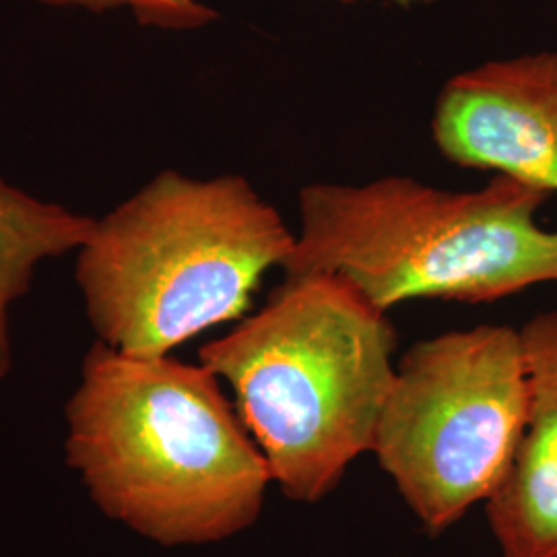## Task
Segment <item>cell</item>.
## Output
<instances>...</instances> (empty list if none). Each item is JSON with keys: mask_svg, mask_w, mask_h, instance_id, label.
Returning a JSON list of instances; mask_svg holds the SVG:
<instances>
[{"mask_svg": "<svg viewBox=\"0 0 557 557\" xmlns=\"http://www.w3.org/2000/svg\"><path fill=\"white\" fill-rule=\"evenodd\" d=\"M64 455L110 520L161 547L238 537L273 478L205 363L128 356L96 341L66 403Z\"/></svg>", "mask_w": 557, "mask_h": 557, "instance_id": "6da1fadb", "label": "cell"}, {"mask_svg": "<svg viewBox=\"0 0 557 557\" xmlns=\"http://www.w3.org/2000/svg\"><path fill=\"white\" fill-rule=\"evenodd\" d=\"M395 347L386 310L358 287L338 275H301L205 343L199 361L232 388L278 492L319 504L374 448Z\"/></svg>", "mask_w": 557, "mask_h": 557, "instance_id": "7a4b0ae2", "label": "cell"}, {"mask_svg": "<svg viewBox=\"0 0 557 557\" xmlns=\"http://www.w3.org/2000/svg\"><path fill=\"white\" fill-rule=\"evenodd\" d=\"M294 244L296 232L244 176L163 170L96 220L75 277L98 341L128 356H172L244 319Z\"/></svg>", "mask_w": 557, "mask_h": 557, "instance_id": "3957f363", "label": "cell"}, {"mask_svg": "<svg viewBox=\"0 0 557 557\" xmlns=\"http://www.w3.org/2000/svg\"><path fill=\"white\" fill-rule=\"evenodd\" d=\"M552 195L494 174L450 190L391 174L299 188L285 277L338 275L391 310L411 299L485 304L557 281V232L539 225Z\"/></svg>", "mask_w": 557, "mask_h": 557, "instance_id": "277c9868", "label": "cell"}, {"mask_svg": "<svg viewBox=\"0 0 557 557\" xmlns=\"http://www.w3.org/2000/svg\"><path fill=\"white\" fill-rule=\"evenodd\" d=\"M527 407L520 329L478 324L423 338L403 354L372 455L430 537L498 492Z\"/></svg>", "mask_w": 557, "mask_h": 557, "instance_id": "5b68a950", "label": "cell"}, {"mask_svg": "<svg viewBox=\"0 0 557 557\" xmlns=\"http://www.w3.org/2000/svg\"><path fill=\"white\" fill-rule=\"evenodd\" d=\"M432 137L442 158L557 193V50L487 60L446 81Z\"/></svg>", "mask_w": 557, "mask_h": 557, "instance_id": "8992f818", "label": "cell"}, {"mask_svg": "<svg viewBox=\"0 0 557 557\" xmlns=\"http://www.w3.org/2000/svg\"><path fill=\"white\" fill-rule=\"evenodd\" d=\"M529 407L498 492L485 504L499 557H557V310L520 329Z\"/></svg>", "mask_w": 557, "mask_h": 557, "instance_id": "52a82bcc", "label": "cell"}, {"mask_svg": "<svg viewBox=\"0 0 557 557\" xmlns=\"http://www.w3.org/2000/svg\"><path fill=\"white\" fill-rule=\"evenodd\" d=\"M94 223L0 178V380L13 366V306L29 292L41 262L77 252Z\"/></svg>", "mask_w": 557, "mask_h": 557, "instance_id": "ba28073f", "label": "cell"}, {"mask_svg": "<svg viewBox=\"0 0 557 557\" xmlns=\"http://www.w3.org/2000/svg\"><path fill=\"white\" fill-rule=\"evenodd\" d=\"M52 9H83L91 13L128 11L145 27L163 32H195L218 20V11L202 0H32Z\"/></svg>", "mask_w": 557, "mask_h": 557, "instance_id": "9c48e42d", "label": "cell"}, {"mask_svg": "<svg viewBox=\"0 0 557 557\" xmlns=\"http://www.w3.org/2000/svg\"><path fill=\"white\" fill-rule=\"evenodd\" d=\"M400 7H416V4H432L436 0H395Z\"/></svg>", "mask_w": 557, "mask_h": 557, "instance_id": "30bf717a", "label": "cell"}]
</instances>
